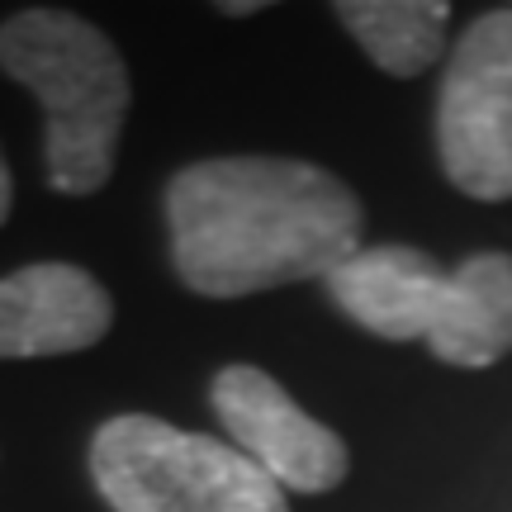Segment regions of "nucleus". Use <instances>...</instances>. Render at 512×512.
<instances>
[{
  "mask_svg": "<svg viewBox=\"0 0 512 512\" xmlns=\"http://www.w3.org/2000/svg\"><path fill=\"white\" fill-rule=\"evenodd\" d=\"M446 275L451 271L437 266L422 247L384 242L351 252L323 285L356 328L375 332L384 342H418V337L427 342L446 294Z\"/></svg>",
  "mask_w": 512,
  "mask_h": 512,
  "instance_id": "7",
  "label": "nucleus"
},
{
  "mask_svg": "<svg viewBox=\"0 0 512 512\" xmlns=\"http://www.w3.org/2000/svg\"><path fill=\"white\" fill-rule=\"evenodd\" d=\"M0 72L43 105V166L62 195H95L128 119V67L105 29L72 10H19L0 24Z\"/></svg>",
  "mask_w": 512,
  "mask_h": 512,
  "instance_id": "2",
  "label": "nucleus"
},
{
  "mask_svg": "<svg viewBox=\"0 0 512 512\" xmlns=\"http://www.w3.org/2000/svg\"><path fill=\"white\" fill-rule=\"evenodd\" d=\"M437 361L484 370L512 351V252H475L446 275L437 323L427 332Z\"/></svg>",
  "mask_w": 512,
  "mask_h": 512,
  "instance_id": "8",
  "label": "nucleus"
},
{
  "mask_svg": "<svg viewBox=\"0 0 512 512\" xmlns=\"http://www.w3.org/2000/svg\"><path fill=\"white\" fill-rule=\"evenodd\" d=\"M10 200H15V181H10V166L0 157V223L10 219Z\"/></svg>",
  "mask_w": 512,
  "mask_h": 512,
  "instance_id": "10",
  "label": "nucleus"
},
{
  "mask_svg": "<svg viewBox=\"0 0 512 512\" xmlns=\"http://www.w3.org/2000/svg\"><path fill=\"white\" fill-rule=\"evenodd\" d=\"M114 323L105 285L81 266L38 261L0 275V361H38L95 347Z\"/></svg>",
  "mask_w": 512,
  "mask_h": 512,
  "instance_id": "6",
  "label": "nucleus"
},
{
  "mask_svg": "<svg viewBox=\"0 0 512 512\" xmlns=\"http://www.w3.org/2000/svg\"><path fill=\"white\" fill-rule=\"evenodd\" d=\"M332 15L389 76H422L446 53V0H342Z\"/></svg>",
  "mask_w": 512,
  "mask_h": 512,
  "instance_id": "9",
  "label": "nucleus"
},
{
  "mask_svg": "<svg viewBox=\"0 0 512 512\" xmlns=\"http://www.w3.org/2000/svg\"><path fill=\"white\" fill-rule=\"evenodd\" d=\"M223 15H256V10H261V5H256V0H228V5H219Z\"/></svg>",
  "mask_w": 512,
  "mask_h": 512,
  "instance_id": "11",
  "label": "nucleus"
},
{
  "mask_svg": "<svg viewBox=\"0 0 512 512\" xmlns=\"http://www.w3.org/2000/svg\"><path fill=\"white\" fill-rule=\"evenodd\" d=\"M437 157L460 195L512 200V5L479 15L451 48L437 100Z\"/></svg>",
  "mask_w": 512,
  "mask_h": 512,
  "instance_id": "4",
  "label": "nucleus"
},
{
  "mask_svg": "<svg viewBox=\"0 0 512 512\" xmlns=\"http://www.w3.org/2000/svg\"><path fill=\"white\" fill-rule=\"evenodd\" d=\"M171 266L204 299L328 280L361 252L366 209L347 181L294 157H209L166 185Z\"/></svg>",
  "mask_w": 512,
  "mask_h": 512,
  "instance_id": "1",
  "label": "nucleus"
},
{
  "mask_svg": "<svg viewBox=\"0 0 512 512\" xmlns=\"http://www.w3.org/2000/svg\"><path fill=\"white\" fill-rule=\"evenodd\" d=\"M209 399H214V413H219L223 432L233 437V446L280 489L328 494L347 479V441L318 418H309L266 370L223 366L209 384Z\"/></svg>",
  "mask_w": 512,
  "mask_h": 512,
  "instance_id": "5",
  "label": "nucleus"
},
{
  "mask_svg": "<svg viewBox=\"0 0 512 512\" xmlns=\"http://www.w3.org/2000/svg\"><path fill=\"white\" fill-rule=\"evenodd\" d=\"M91 479L114 512H290L285 489L238 446L147 413L110 418L95 432Z\"/></svg>",
  "mask_w": 512,
  "mask_h": 512,
  "instance_id": "3",
  "label": "nucleus"
}]
</instances>
